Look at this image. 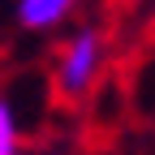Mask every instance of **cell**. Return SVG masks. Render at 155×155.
<instances>
[{
    "mask_svg": "<svg viewBox=\"0 0 155 155\" xmlns=\"http://www.w3.org/2000/svg\"><path fill=\"white\" fill-rule=\"evenodd\" d=\"M17 151H22V129H17L13 108L0 99V155H17Z\"/></svg>",
    "mask_w": 155,
    "mask_h": 155,
    "instance_id": "obj_3",
    "label": "cell"
},
{
    "mask_svg": "<svg viewBox=\"0 0 155 155\" xmlns=\"http://www.w3.org/2000/svg\"><path fill=\"white\" fill-rule=\"evenodd\" d=\"M99 56H104V43L95 30H82L69 39V48L61 52V69H56V82H61L65 95H82L95 73H99Z\"/></svg>",
    "mask_w": 155,
    "mask_h": 155,
    "instance_id": "obj_1",
    "label": "cell"
},
{
    "mask_svg": "<svg viewBox=\"0 0 155 155\" xmlns=\"http://www.w3.org/2000/svg\"><path fill=\"white\" fill-rule=\"evenodd\" d=\"M73 9V0H17V22L26 30H48Z\"/></svg>",
    "mask_w": 155,
    "mask_h": 155,
    "instance_id": "obj_2",
    "label": "cell"
}]
</instances>
